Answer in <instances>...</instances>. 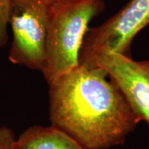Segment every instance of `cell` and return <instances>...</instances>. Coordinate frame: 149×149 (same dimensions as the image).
<instances>
[{
  "mask_svg": "<svg viewBox=\"0 0 149 149\" xmlns=\"http://www.w3.org/2000/svg\"><path fill=\"white\" fill-rule=\"evenodd\" d=\"M11 0H0V48L7 44L8 40V26Z\"/></svg>",
  "mask_w": 149,
  "mask_h": 149,
  "instance_id": "7",
  "label": "cell"
},
{
  "mask_svg": "<svg viewBox=\"0 0 149 149\" xmlns=\"http://www.w3.org/2000/svg\"><path fill=\"white\" fill-rule=\"evenodd\" d=\"M60 1H77V0H60Z\"/></svg>",
  "mask_w": 149,
  "mask_h": 149,
  "instance_id": "9",
  "label": "cell"
},
{
  "mask_svg": "<svg viewBox=\"0 0 149 149\" xmlns=\"http://www.w3.org/2000/svg\"><path fill=\"white\" fill-rule=\"evenodd\" d=\"M13 130L6 126L0 127V149H16Z\"/></svg>",
  "mask_w": 149,
  "mask_h": 149,
  "instance_id": "8",
  "label": "cell"
},
{
  "mask_svg": "<svg viewBox=\"0 0 149 149\" xmlns=\"http://www.w3.org/2000/svg\"><path fill=\"white\" fill-rule=\"evenodd\" d=\"M79 65L105 70L139 122L144 121L149 126V60L135 61L119 53H100Z\"/></svg>",
  "mask_w": 149,
  "mask_h": 149,
  "instance_id": "5",
  "label": "cell"
},
{
  "mask_svg": "<svg viewBox=\"0 0 149 149\" xmlns=\"http://www.w3.org/2000/svg\"><path fill=\"white\" fill-rule=\"evenodd\" d=\"M16 149H84L76 141L53 126L33 125L17 138Z\"/></svg>",
  "mask_w": 149,
  "mask_h": 149,
  "instance_id": "6",
  "label": "cell"
},
{
  "mask_svg": "<svg viewBox=\"0 0 149 149\" xmlns=\"http://www.w3.org/2000/svg\"><path fill=\"white\" fill-rule=\"evenodd\" d=\"M100 67L83 65L48 84L51 126L84 149L123 144L139 121L117 86Z\"/></svg>",
  "mask_w": 149,
  "mask_h": 149,
  "instance_id": "1",
  "label": "cell"
},
{
  "mask_svg": "<svg viewBox=\"0 0 149 149\" xmlns=\"http://www.w3.org/2000/svg\"><path fill=\"white\" fill-rule=\"evenodd\" d=\"M104 8V0H53L41 71L48 84L79 66L80 50L89 24Z\"/></svg>",
  "mask_w": 149,
  "mask_h": 149,
  "instance_id": "2",
  "label": "cell"
},
{
  "mask_svg": "<svg viewBox=\"0 0 149 149\" xmlns=\"http://www.w3.org/2000/svg\"><path fill=\"white\" fill-rule=\"evenodd\" d=\"M53 0H11L8 25L11 63L42 71L45 59L50 6Z\"/></svg>",
  "mask_w": 149,
  "mask_h": 149,
  "instance_id": "3",
  "label": "cell"
},
{
  "mask_svg": "<svg viewBox=\"0 0 149 149\" xmlns=\"http://www.w3.org/2000/svg\"><path fill=\"white\" fill-rule=\"evenodd\" d=\"M149 25V0H130L97 26L89 28L80 50L79 65L100 53L128 57L134 39Z\"/></svg>",
  "mask_w": 149,
  "mask_h": 149,
  "instance_id": "4",
  "label": "cell"
}]
</instances>
